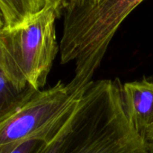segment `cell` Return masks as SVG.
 Instances as JSON below:
<instances>
[{
  "instance_id": "6da1fadb",
  "label": "cell",
  "mask_w": 153,
  "mask_h": 153,
  "mask_svg": "<svg viewBox=\"0 0 153 153\" xmlns=\"http://www.w3.org/2000/svg\"><path fill=\"white\" fill-rule=\"evenodd\" d=\"M40 153H149L131 125L118 79L93 81L70 119Z\"/></svg>"
},
{
  "instance_id": "7a4b0ae2",
  "label": "cell",
  "mask_w": 153,
  "mask_h": 153,
  "mask_svg": "<svg viewBox=\"0 0 153 153\" xmlns=\"http://www.w3.org/2000/svg\"><path fill=\"white\" fill-rule=\"evenodd\" d=\"M144 0H102L93 7L63 10L60 63H75L72 82L88 88L109 45L129 15Z\"/></svg>"
},
{
  "instance_id": "3957f363",
  "label": "cell",
  "mask_w": 153,
  "mask_h": 153,
  "mask_svg": "<svg viewBox=\"0 0 153 153\" xmlns=\"http://www.w3.org/2000/svg\"><path fill=\"white\" fill-rule=\"evenodd\" d=\"M59 14L48 7L24 23L0 31V68L17 88L41 90L46 85L59 43L55 22Z\"/></svg>"
},
{
  "instance_id": "277c9868",
  "label": "cell",
  "mask_w": 153,
  "mask_h": 153,
  "mask_svg": "<svg viewBox=\"0 0 153 153\" xmlns=\"http://www.w3.org/2000/svg\"><path fill=\"white\" fill-rule=\"evenodd\" d=\"M88 88L59 81L35 91L18 111L0 123V148L18 147L32 140L49 143L70 119Z\"/></svg>"
},
{
  "instance_id": "5b68a950",
  "label": "cell",
  "mask_w": 153,
  "mask_h": 153,
  "mask_svg": "<svg viewBox=\"0 0 153 153\" xmlns=\"http://www.w3.org/2000/svg\"><path fill=\"white\" fill-rule=\"evenodd\" d=\"M127 116L142 140L153 145V81L147 79L123 84Z\"/></svg>"
},
{
  "instance_id": "8992f818",
  "label": "cell",
  "mask_w": 153,
  "mask_h": 153,
  "mask_svg": "<svg viewBox=\"0 0 153 153\" xmlns=\"http://www.w3.org/2000/svg\"><path fill=\"white\" fill-rule=\"evenodd\" d=\"M35 91L31 87L24 89L16 88L0 68V123L18 111Z\"/></svg>"
},
{
  "instance_id": "52a82bcc",
  "label": "cell",
  "mask_w": 153,
  "mask_h": 153,
  "mask_svg": "<svg viewBox=\"0 0 153 153\" xmlns=\"http://www.w3.org/2000/svg\"><path fill=\"white\" fill-rule=\"evenodd\" d=\"M46 142L39 140H32L22 143L12 153H40Z\"/></svg>"
},
{
  "instance_id": "ba28073f",
  "label": "cell",
  "mask_w": 153,
  "mask_h": 153,
  "mask_svg": "<svg viewBox=\"0 0 153 153\" xmlns=\"http://www.w3.org/2000/svg\"><path fill=\"white\" fill-rule=\"evenodd\" d=\"M102 0H66L65 5H64V9L74 8V7H93V6L97 5Z\"/></svg>"
},
{
  "instance_id": "9c48e42d",
  "label": "cell",
  "mask_w": 153,
  "mask_h": 153,
  "mask_svg": "<svg viewBox=\"0 0 153 153\" xmlns=\"http://www.w3.org/2000/svg\"><path fill=\"white\" fill-rule=\"evenodd\" d=\"M65 1L66 0H46V2L49 5V7H54L57 10V12L59 14V16H61V14H63Z\"/></svg>"
},
{
  "instance_id": "30bf717a",
  "label": "cell",
  "mask_w": 153,
  "mask_h": 153,
  "mask_svg": "<svg viewBox=\"0 0 153 153\" xmlns=\"http://www.w3.org/2000/svg\"><path fill=\"white\" fill-rule=\"evenodd\" d=\"M3 28H5V17H4L2 8L0 7V31H1Z\"/></svg>"
},
{
  "instance_id": "8fae6325",
  "label": "cell",
  "mask_w": 153,
  "mask_h": 153,
  "mask_svg": "<svg viewBox=\"0 0 153 153\" xmlns=\"http://www.w3.org/2000/svg\"><path fill=\"white\" fill-rule=\"evenodd\" d=\"M149 153H153V145L149 147Z\"/></svg>"
}]
</instances>
